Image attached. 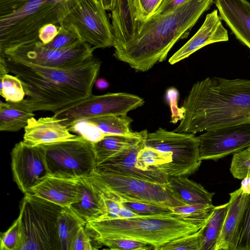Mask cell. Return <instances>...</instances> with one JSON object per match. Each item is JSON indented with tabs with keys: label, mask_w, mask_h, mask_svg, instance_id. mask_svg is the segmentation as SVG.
I'll list each match as a JSON object with an SVG mask.
<instances>
[{
	"label": "cell",
	"mask_w": 250,
	"mask_h": 250,
	"mask_svg": "<svg viewBox=\"0 0 250 250\" xmlns=\"http://www.w3.org/2000/svg\"><path fill=\"white\" fill-rule=\"evenodd\" d=\"M105 10H111L114 0H100Z\"/></svg>",
	"instance_id": "cell-50"
},
{
	"label": "cell",
	"mask_w": 250,
	"mask_h": 250,
	"mask_svg": "<svg viewBox=\"0 0 250 250\" xmlns=\"http://www.w3.org/2000/svg\"><path fill=\"white\" fill-rule=\"evenodd\" d=\"M96 48L83 42L72 48L53 49L45 47L40 41L5 51L0 56L48 67H66L79 64L93 56Z\"/></svg>",
	"instance_id": "cell-12"
},
{
	"label": "cell",
	"mask_w": 250,
	"mask_h": 250,
	"mask_svg": "<svg viewBox=\"0 0 250 250\" xmlns=\"http://www.w3.org/2000/svg\"><path fill=\"white\" fill-rule=\"evenodd\" d=\"M205 224L185 221L171 212L91 222L85 228L95 242L100 237H126L145 242L158 250L173 239L196 232Z\"/></svg>",
	"instance_id": "cell-5"
},
{
	"label": "cell",
	"mask_w": 250,
	"mask_h": 250,
	"mask_svg": "<svg viewBox=\"0 0 250 250\" xmlns=\"http://www.w3.org/2000/svg\"><path fill=\"white\" fill-rule=\"evenodd\" d=\"M213 3H214L215 1L219 0H211Z\"/></svg>",
	"instance_id": "cell-51"
},
{
	"label": "cell",
	"mask_w": 250,
	"mask_h": 250,
	"mask_svg": "<svg viewBox=\"0 0 250 250\" xmlns=\"http://www.w3.org/2000/svg\"><path fill=\"white\" fill-rule=\"evenodd\" d=\"M2 57L10 72L21 82L24 100L34 111L53 112L92 95L101 62L93 56L69 67H48Z\"/></svg>",
	"instance_id": "cell-1"
},
{
	"label": "cell",
	"mask_w": 250,
	"mask_h": 250,
	"mask_svg": "<svg viewBox=\"0 0 250 250\" xmlns=\"http://www.w3.org/2000/svg\"><path fill=\"white\" fill-rule=\"evenodd\" d=\"M0 94L6 102H19L25 95L21 80L16 76L5 74L0 77Z\"/></svg>",
	"instance_id": "cell-33"
},
{
	"label": "cell",
	"mask_w": 250,
	"mask_h": 250,
	"mask_svg": "<svg viewBox=\"0 0 250 250\" xmlns=\"http://www.w3.org/2000/svg\"><path fill=\"white\" fill-rule=\"evenodd\" d=\"M48 175L78 179L95 169L93 145L83 137L42 145Z\"/></svg>",
	"instance_id": "cell-7"
},
{
	"label": "cell",
	"mask_w": 250,
	"mask_h": 250,
	"mask_svg": "<svg viewBox=\"0 0 250 250\" xmlns=\"http://www.w3.org/2000/svg\"><path fill=\"white\" fill-rule=\"evenodd\" d=\"M60 26L48 24L44 25L39 32V40L45 44L51 42L57 35Z\"/></svg>",
	"instance_id": "cell-44"
},
{
	"label": "cell",
	"mask_w": 250,
	"mask_h": 250,
	"mask_svg": "<svg viewBox=\"0 0 250 250\" xmlns=\"http://www.w3.org/2000/svg\"><path fill=\"white\" fill-rule=\"evenodd\" d=\"M248 147H249V148H250V146H249Z\"/></svg>",
	"instance_id": "cell-52"
},
{
	"label": "cell",
	"mask_w": 250,
	"mask_h": 250,
	"mask_svg": "<svg viewBox=\"0 0 250 250\" xmlns=\"http://www.w3.org/2000/svg\"><path fill=\"white\" fill-rule=\"evenodd\" d=\"M60 26L76 33L84 42L96 49L113 47L111 24L100 0H82Z\"/></svg>",
	"instance_id": "cell-11"
},
{
	"label": "cell",
	"mask_w": 250,
	"mask_h": 250,
	"mask_svg": "<svg viewBox=\"0 0 250 250\" xmlns=\"http://www.w3.org/2000/svg\"><path fill=\"white\" fill-rule=\"evenodd\" d=\"M97 248L92 244L91 238L85 228L82 226L75 236L70 250H92Z\"/></svg>",
	"instance_id": "cell-41"
},
{
	"label": "cell",
	"mask_w": 250,
	"mask_h": 250,
	"mask_svg": "<svg viewBox=\"0 0 250 250\" xmlns=\"http://www.w3.org/2000/svg\"><path fill=\"white\" fill-rule=\"evenodd\" d=\"M145 146L172 153V161L163 166L160 172L168 176H188L199 168L202 160L198 137L194 134L179 133L160 127L148 133Z\"/></svg>",
	"instance_id": "cell-9"
},
{
	"label": "cell",
	"mask_w": 250,
	"mask_h": 250,
	"mask_svg": "<svg viewBox=\"0 0 250 250\" xmlns=\"http://www.w3.org/2000/svg\"><path fill=\"white\" fill-rule=\"evenodd\" d=\"M82 0H0V54L39 40L44 25L59 26Z\"/></svg>",
	"instance_id": "cell-4"
},
{
	"label": "cell",
	"mask_w": 250,
	"mask_h": 250,
	"mask_svg": "<svg viewBox=\"0 0 250 250\" xmlns=\"http://www.w3.org/2000/svg\"><path fill=\"white\" fill-rule=\"evenodd\" d=\"M213 3L211 0H192L165 14L150 18L135 37L115 50L114 56L137 71L149 70L166 59L177 41L188 36Z\"/></svg>",
	"instance_id": "cell-3"
},
{
	"label": "cell",
	"mask_w": 250,
	"mask_h": 250,
	"mask_svg": "<svg viewBox=\"0 0 250 250\" xmlns=\"http://www.w3.org/2000/svg\"><path fill=\"white\" fill-rule=\"evenodd\" d=\"M79 200L69 207L85 223L100 220L105 214L102 192L96 183L87 176L79 178Z\"/></svg>",
	"instance_id": "cell-22"
},
{
	"label": "cell",
	"mask_w": 250,
	"mask_h": 250,
	"mask_svg": "<svg viewBox=\"0 0 250 250\" xmlns=\"http://www.w3.org/2000/svg\"><path fill=\"white\" fill-rule=\"evenodd\" d=\"M121 204L130 208L136 213L139 215H150L160 213H169L171 211L168 207L157 205L151 203L125 201Z\"/></svg>",
	"instance_id": "cell-39"
},
{
	"label": "cell",
	"mask_w": 250,
	"mask_h": 250,
	"mask_svg": "<svg viewBox=\"0 0 250 250\" xmlns=\"http://www.w3.org/2000/svg\"><path fill=\"white\" fill-rule=\"evenodd\" d=\"M98 186L102 192L105 208V214L99 221L119 218V211L122 205L112 195Z\"/></svg>",
	"instance_id": "cell-40"
},
{
	"label": "cell",
	"mask_w": 250,
	"mask_h": 250,
	"mask_svg": "<svg viewBox=\"0 0 250 250\" xmlns=\"http://www.w3.org/2000/svg\"><path fill=\"white\" fill-rule=\"evenodd\" d=\"M67 128L70 132L78 134L92 144L100 141L106 135L88 120L77 122Z\"/></svg>",
	"instance_id": "cell-35"
},
{
	"label": "cell",
	"mask_w": 250,
	"mask_h": 250,
	"mask_svg": "<svg viewBox=\"0 0 250 250\" xmlns=\"http://www.w3.org/2000/svg\"><path fill=\"white\" fill-rule=\"evenodd\" d=\"M95 242L111 250H154L152 245L145 242L126 237H100Z\"/></svg>",
	"instance_id": "cell-32"
},
{
	"label": "cell",
	"mask_w": 250,
	"mask_h": 250,
	"mask_svg": "<svg viewBox=\"0 0 250 250\" xmlns=\"http://www.w3.org/2000/svg\"><path fill=\"white\" fill-rule=\"evenodd\" d=\"M11 156L14 180L24 194L48 175L42 145L32 146L21 141L15 144Z\"/></svg>",
	"instance_id": "cell-14"
},
{
	"label": "cell",
	"mask_w": 250,
	"mask_h": 250,
	"mask_svg": "<svg viewBox=\"0 0 250 250\" xmlns=\"http://www.w3.org/2000/svg\"><path fill=\"white\" fill-rule=\"evenodd\" d=\"M214 3L222 20L250 49V3L247 0H219Z\"/></svg>",
	"instance_id": "cell-20"
},
{
	"label": "cell",
	"mask_w": 250,
	"mask_h": 250,
	"mask_svg": "<svg viewBox=\"0 0 250 250\" xmlns=\"http://www.w3.org/2000/svg\"><path fill=\"white\" fill-rule=\"evenodd\" d=\"M106 135H116L129 137L137 136L140 132H133L130 129L132 119L125 116L109 115L87 119Z\"/></svg>",
	"instance_id": "cell-27"
},
{
	"label": "cell",
	"mask_w": 250,
	"mask_h": 250,
	"mask_svg": "<svg viewBox=\"0 0 250 250\" xmlns=\"http://www.w3.org/2000/svg\"><path fill=\"white\" fill-rule=\"evenodd\" d=\"M142 98L124 92L92 95L54 112V116L67 127L79 121L109 116H125L142 106Z\"/></svg>",
	"instance_id": "cell-10"
},
{
	"label": "cell",
	"mask_w": 250,
	"mask_h": 250,
	"mask_svg": "<svg viewBox=\"0 0 250 250\" xmlns=\"http://www.w3.org/2000/svg\"><path fill=\"white\" fill-rule=\"evenodd\" d=\"M68 128L54 116L38 119L30 118L24 128L23 142L29 146H37L76 138Z\"/></svg>",
	"instance_id": "cell-18"
},
{
	"label": "cell",
	"mask_w": 250,
	"mask_h": 250,
	"mask_svg": "<svg viewBox=\"0 0 250 250\" xmlns=\"http://www.w3.org/2000/svg\"><path fill=\"white\" fill-rule=\"evenodd\" d=\"M166 185L185 205L212 204L214 193L209 192L201 184L189 179L187 176H170Z\"/></svg>",
	"instance_id": "cell-23"
},
{
	"label": "cell",
	"mask_w": 250,
	"mask_h": 250,
	"mask_svg": "<svg viewBox=\"0 0 250 250\" xmlns=\"http://www.w3.org/2000/svg\"><path fill=\"white\" fill-rule=\"evenodd\" d=\"M174 130L195 134L250 122V80L208 77L192 85Z\"/></svg>",
	"instance_id": "cell-2"
},
{
	"label": "cell",
	"mask_w": 250,
	"mask_h": 250,
	"mask_svg": "<svg viewBox=\"0 0 250 250\" xmlns=\"http://www.w3.org/2000/svg\"><path fill=\"white\" fill-rule=\"evenodd\" d=\"M139 214L136 213L130 208L125 207L122 205L119 213V218H129L139 216Z\"/></svg>",
	"instance_id": "cell-47"
},
{
	"label": "cell",
	"mask_w": 250,
	"mask_h": 250,
	"mask_svg": "<svg viewBox=\"0 0 250 250\" xmlns=\"http://www.w3.org/2000/svg\"><path fill=\"white\" fill-rule=\"evenodd\" d=\"M179 92L174 88L171 87L167 90L166 98L168 102L171 112V123L176 124L183 118L184 110L178 106Z\"/></svg>",
	"instance_id": "cell-42"
},
{
	"label": "cell",
	"mask_w": 250,
	"mask_h": 250,
	"mask_svg": "<svg viewBox=\"0 0 250 250\" xmlns=\"http://www.w3.org/2000/svg\"><path fill=\"white\" fill-rule=\"evenodd\" d=\"M227 205L217 206L207 223L203 232L201 250H214L225 219Z\"/></svg>",
	"instance_id": "cell-30"
},
{
	"label": "cell",
	"mask_w": 250,
	"mask_h": 250,
	"mask_svg": "<svg viewBox=\"0 0 250 250\" xmlns=\"http://www.w3.org/2000/svg\"><path fill=\"white\" fill-rule=\"evenodd\" d=\"M163 0H137L139 18L145 22L149 19L162 3Z\"/></svg>",
	"instance_id": "cell-43"
},
{
	"label": "cell",
	"mask_w": 250,
	"mask_h": 250,
	"mask_svg": "<svg viewBox=\"0 0 250 250\" xmlns=\"http://www.w3.org/2000/svg\"><path fill=\"white\" fill-rule=\"evenodd\" d=\"M207 224L196 232L173 239L166 243L158 250H201L203 232Z\"/></svg>",
	"instance_id": "cell-31"
},
{
	"label": "cell",
	"mask_w": 250,
	"mask_h": 250,
	"mask_svg": "<svg viewBox=\"0 0 250 250\" xmlns=\"http://www.w3.org/2000/svg\"><path fill=\"white\" fill-rule=\"evenodd\" d=\"M206 131L197 137L202 161L217 160L250 146V122Z\"/></svg>",
	"instance_id": "cell-13"
},
{
	"label": "cell",
	"mask_w": 250,
	"mask_h": 250,
	"mask_svg": "<svg viewBox=\"0 0 250 250\" xmlns=\"http://www.w3.org/2000/svg\"><path fill=\"white\" fill-rule=\"evenodd\" d=\"M88 177L120 203L125 201L142 202L168 208L185 205L172 193L166 183L95 170Z\"/></svg>",
	"instance_id": "cell-8"
},
{
	"label": "cell",
	"mask_w": 250,
	"mask_h": 250,
	"mask_svg": "<svg viewBox=\"0 0 250 250\" xmlns=\"http://www.w3.org/2000/svg\"><path fill=\"white\" fill-rule=\"evenodd\" d=\"M10 72L7 66L5 60L0 57V77Z\"/></svg>",
	"instance_id": "cell-48"
},
{
	"label": "cell",
	"mask_w": 250,
	"mask_h": 250,
	"mask_svg": "<svg viewBox=\"0 0 250 250\" xmlns=\"http://www.w3.org/2000/svg\"><path fill=\"white\" fill-rule=\"evenodd\" d=\"M21 203L20 250H61L57 223L63 207L31 193L24 194Z\"/></svg>",
	"instance_id": "cell-6"
},
{
	"label": "cell",
	"mask_w": 250,
	"mask_h": 250,
	"mask_svg": "<svg viewBox=\"0 0 250 250\" xmlns=\"http://www.w3.org/2000/svg\"><path fill=\"white\" fill-rule=\"evenodd\" d=\"M239 188L243 193L250 195V169L248 170L246 176L242 179Z\"/></svg>",
	"instance_id": "cell-46"
},
{
	"label": "cell",
	"mask_w": 250,
	"mask_h": 250,
	"mask_svg": "<svg viewBox=\"0 0 250 250\" xmlns=\"http://www.w3.org/2000/svg\"><path fill=\"white\" fill-rule=\"evenodd\" d=\"M111 11V26L115 50L123 47L141 31V21L137 0H114Z\"/></svg>",
	"instance_id": "cell-16"
},
{
	"label": "cell",
	"mask_w": 250,
	"mask_h": 250,
	"mask_svg": "<svg viewBox=\"0 0 250 250\" xmlns=\"http://www.w3.org/2000/svg\"><path fill=\"white\" fill-rule=\"evenodd\" d=\"M96 87L99 89H106L108 86L109 83L106 80L103 78H100L95 81Z\"/></svg>",
	"instance_id": "cell-49"
},
{
	"label": "cell",
	"mask_w": 250,
	"mask_h": 250,
	"mask_svg": "<svg viewBox=\"0 0 250 250\" xmlns=\"http://www.w3.org/2000/svg\"><path fill=\"white\" fill-rule=\"evenodd\" d=\"M147 133V130H144L141 131L140 135L134 137L105 135L100 141L93 144L96 165L136 144Z\"/></svg>",
	"instance_id": "cell-25"
},
{
	"label": "cell",
	"mask_w": 250,
	"mask_h": 250,
	"mask_svg": "<svg viewBox=\"0 0 250 250\" xmlns=\"http://www.w3.org/2000/svg\"><path fill=\"white\" fill-rule=\"evenodd\" d=\"M250 169V148L247 147L243 150L233 154L230 164V171L233 176L242 180Z\"/></svg>",
	"instance_id": "cell-37"
},
{
	"label": "cell",
	"mask_w": 250,
	"mask_h": 250,
	"mask_svg": "<svg viewBox=\"0 0 250 250\" xmlns=\"http://www.w3.org/2000/svg\"><path fill=\"white\" fill-rule=\"evenodd\" d=\"M21 230L20 219L17 218L12 226L0 236V250H20Z\"/></svg>",
	"instance_id": "cell-36"
},
{
	"label": "cell",
	"mask_w": 250,
	"mask_h": 250,
	"mask_svg": "<svg viewBox=\"0 0 250 250\" xmlns=\"http://www.w3.org/2000/svg\"><path fill=\"white\" fill-rule=\"evenodd\" d=\"M85 223L69 208L64 207L57 223V231L61 250H70L73 240L80 228Z\"/></svg>",
	"instance_id": "cell-26"
},
{
	"label": "cell",
	"mask_w": 250,
	"mask_h": 250,
	"mask_svg": "<svg viewBox=\"0 0 250 250\" xmlns=\"http://www.w3.org/2000/svg\"><path fill=\"white\" fill-rule=\"evenodd\" d=\"M190 0H163L160 6L151 18L165 14Z\"/></svg>",
	"instance_id": "cell-45"
},
{
	"label": "cell",
	"mask_w": 250,
	"mask_h": 250,
	"mask_svg": "<svg viewBox=\"0 0 250 250\" xmlns=\"http://www.w3.org/2000/svg\"><path fill=\"white\" fill-rule=\"evenodd\" d=\"M35 114L24 99L19 102H0V130L15 132L25 128Z\"/></svg>",
	"instance_id": "cell-24"
},
{
	"label": "cell",
	"mask_w": 250,
	"mask_h": 250,
	"mask_svg": "<svg viewBox=\"0 0 250 250\" xmlns=\"http://www.w3.org/2000/svg\"><path fill=\"white\" fill-rule=\"evenodd\" d=\"M217 206L195 204L169 207L172 214L185 221L198 225L207 223Z\"/></svg>",
	"instance_id": "cell-28"
},
{
	"label": "cell",
	"mask_w": 250,
	"mask_h": 250,
	"mask_svg": "<svg viewBox=\"0 0 250 250\" xmlns=\"http://www.w3.org/2000/svg\"><path fill=\"white\" fill-rule=\"evenodd\" d=\"M228 40V31L223 25L218 10L214 9L207 15L199 29L169 58L168 62L175 64L207 45Z\"/></svg>",
	"instance_id": "cell-17"
},
{
	"label": "cell",
	"mask_w": 250,
	"mask_h": 250,
	"mask_svg": "<svg viewBox=\"0 0 250 250\" xmlns=\"http://www.w3.org/2000/svg\"><path fill=\"white\" fill-rule=\"evenodd\" d=\"M235 250H250V198L240 224Z\"/></svg>",
	"instance_id": "cell-38"
},
{
	"label": "cell",
	"mask_w": 250,
	"mask_h": 250,
	"mask_svg": "<svg viewBox=\"0 0 250 250\" xmlns=\"http://www.w3.org/2000/svg\"><path fill=\"white\" fill-rule=\"evenodd\" d=\"M78 179L48 175L30 193L62 207H69L80 199Z\"/></svg>",
	"instance_id": "cell-21"
},
{
	"label": "cell",
	"mask_w": 250,
	"mask_h": 250,
	"mask_svg": "<svg viewBox=\"0 0 250 250\" xmlns=\"http://www.w3.org/2000/svg\"><path fill=\"white\" fill-rule=\"evenodd\" d=\"M83 42L76 33L60 26L58 33L51 42L42 43L48 48L64 49L74 47Z\"/></svg>",
	"instance_id": "cell-34"
},
{
	"label": "cell",
	"mask_w": 250,
	"mask_h": 250,
	"mask_svg": "<svg viewBox=\"0 0 250 250\" xmlns=\"http://www.w3.org/2000/svg\"><path fill=\"white\" fill-rule=\"evenodd\" d=\"M172 159V153L170 152L161 151L145 146L138 154L136 167L143 170L160 172V168L170 163Z\"/></svg>",
	"instance_id": "cell-29"
},
{
	"label": "cell",
	"mask_w": 250,
	"mask_h": 250,
	"mask_svg": "<svg viewBox=\"0 0 250 250\" xmlns=\"http://www.w3.org/2000/svg\"><path fill=\"white\" fill-rule=\"evenodd\" d=\"M145 137L134 146L96 165L94 170L130 176L161 184L167 183L169 176L157 171L143 170L136 167L139 151L145 146Z\"/></svg>",
	"instance_id": "cell-15"
},
{
	"label": "cell",
	"mask_w": 250,
	"mask_h": 250,
	"mask_svg": "<svg viewBox=\"0 0 250 250\" xmlns=\"http://www.w3.org/2000/svg\"><path fill=\"white\" fill-rule=\"evenodd\" d=\"M229 195L225 219L214 250H235L240 224L250 198V195L243 193L240 188Z\"/></svg>",
	"instance_id": "cell-19"
}]
</instances>
